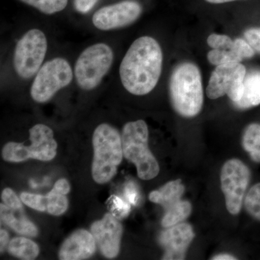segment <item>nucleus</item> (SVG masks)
Here are the masks:
<instances>
[{"instance_id": "obj_1", "label": "nucleus", "mask_w": 260, "mask_h": 260, "mask_svg": "<svg viewBox=\"0 0 260 260\" xmlns=\"http://www.w3.org/2000/svg\"><path fill=\"white\" fill-rule=\"evenodd\" d=\"M162 67V52L158 42L150 37H140L132 44L121 61V83L133 95H146L158 84Z\"/></svg>"}, {"instance_id": "obj_2", "label": "nucleus", "mask_w": 260, "mask_h": 260, "mask_svg": "<svg viewBox=\"0 0 260 260\" xmlns=\"http://www.w3.org/2000/svg\"><path fill=\"white\" fill-rule=\"evenodd\" d=\"M169 95L179 115L191 118L201 112L204 92L201 73L196 64L184 62L176 67L169 81Z\"/></svg>"}, {"instance_id": "obj_3", "label": "nucleus", "mask_w": 260, "mask_h": 260, "mask_svg": "<svg viewBox=\"0 0 260 260\" xmlns=\"http://www.w3.org/2000/svg\"><path fill=\"white\" fill-rule=\"evenodd\" d=\"M93 145L92 176L98 184H105L116 175L122 160L121 135L112 126L100 124L94 131Z\"/></svg>"}, {"instance_id": "obj_4", "label": "nucleus", "mask_w": 260, "mask_h": 260, "mask_svg": "<svg viewBox=\"0 0 260 260\" xmlns=\"http://www.w3.org/2000/svg\"><path fill=\"white\" fill-rule=\"evenodd\" d=\"M148 134V125L143 120L126 123L121 134L123 155L135 164L138 177L143 180L153 179L160 171L156 159L149 150Z\"/></svg>"}, {"instance_id": "obj_5", "label": "nucleus", "mask_w": 260, "mask_h": 260, "mask_svg": "<svg viewBox=\"0 0 260 260\" xmlns=\"http://www.w3.org/2000/svg\"><path fill=\"white\" fill-rule=\"evenodd\" d=\"M30 145L10 142L5 145L3 158L8 162H19L28 159L49 161L55 158L57 143L49 126L36 124L30 129Z\"/></svg>"}, {"instance_id": "obj_6", "label": "nucleus", "mask_w": 260, "mask_h": 260, "mask_svg": "<svg viewBox=\"0 0 260 260\" xmlns=\"http://www.w3.org/2000/svg\"><path fill=\"white\" fill-rule=\"evenodd\" d=\"M113 61L112 48L104 43H98L85 49L75 65L78 85L86 90L96 88L110 70Z\"/></svg>"}, {"instance_id": "obj_7", "label": "nucleus", "mask_w": 260, "mask_h": 260, "mask_svg": "<svg viewBox=\"0 0 260 260\" xmlns=\"http://www.w3.org/2000/svg\"><path fill=\"white\" fill-rule=\"evenodd\" d=\"M48 42L45 34L39 29L25 32L17 43L13 65L19 77L29 79L42 68L47 54Z\"/></svg>"}, {"instance_id": "obj_8", "label": "nucleus", "mask_w": 260, "mask_h": 260, "mask_svg": "<svg viewBox=\"0 0 260 260\" xmlns=\"http://www.w3.org/2000/svg\"><path fill=\"white\" fill-rule=\"evenodd\" d=\"M73 78V70L66 59H51L38 71L30 88V95L36 102H47L59 90L69 85Z\"/></svg>"}, {"instance_id": "obj_9", "label": "nucleus", "mask_w": 260, "mask_h": 260, "mask_svg": "<svg viewBox=\"0 0 260 260\" xmlns=\"http://www.w3.org/2000/svg\"><path fill=\"white\" fill-rule=\"evenodd\" d=\"M246 74L245 67L241 62L218 65L208 82L207 96L214 100L227 95L236 104L242 99Z\"/></svg>"}, {"instance_id": "obj_10", "label": "nucleus", "mask_w": 260, "mask_h": 260, "mask_svg": "<svg viewBox=\"0 0 260 260\" xmlns=\"http://www.w3.org/2000/svg\"><path fill=\"white\" fill-rule=\"evenodd\" d=\"M250 179V170L239 159L228 160L222 168L221 189L225 196L228 211L232 215H237L241 211Z\"/></svg>"}, {"instance_id": "obj_11", "label": "nucleus", "mask_w": 260, "mask_h": 260, "mask_svg": "<svg viewBox=\"0 0 260 260\" xmlns=\"http://www.w3.org/2000/svg\"><path fill=\"white\" fill-rule=\"evenodd\" d=\"M142 12L143 8L138 2L124 0L97 10L92 21L99 30H114L131 25L139 18Z\"/></svg>"}, {"instance_id": "obj_12", "label": "nucleus", "mask_w": 260, "mask_h": 260, "mask_svg": "<svg viewBox=\"0 0 260 260\" xmlns=\"http://www.w3.org/2000/svg\"><path fill=\"white\" fill-rule=\"evenodd\" d=\"M91 233L103 255L109 259L116 257L120 250L123 228L118 218L107 213L91 225Z\"/></svg>"}, {"instance_id": "obj_13", "label": "nucleus", "mask_w": 260, "mask_h": 260, "mask_svg": "<svg viewBox=\"0 0 260 260\" xmlns=\"http://www.w3.org/2000/svg\"><path fill=\"white\" fill-rule=\"evenodd\" d=\"M194 237V233L189 224L179 223L167 228L159 237V243L165 249L162 259H184Z\"/></svg>"}, {"instance_id": "obj_14", "label": "nucleus", "mask_w": 260, "mask_h": 260, "mask_svg": "<svg viewBox=\"0 0 260 260\" xmlns=\"http://www.w3.org/2000/svg\"><path fill=\"white\" fill-rule=\"evenodd\" d=\"M95 241L92 233L80 229L63 242L59 250L61 260H80L90 257L95 251Z\"/></svg>"}, {"instance_id": "obj_15", "label": "nucleus", "mask_w": 260, "mask_h": 260, "mask_svg": "<svg viewBox=\"0 0 260 260\" xmlns=\"http://www.w3.org/2000/svg\"><path fill=\"white\" fill-rule=\"evenodd\" d=\"M20 200L24 204L32 209L40 212H48L56 216L61 215L68 208L66 194H61L54 188L46 196L23 192L20 194Z\"/></svg>"}, {"instance_id": "obj_16", "label": "nucleus", "mask_w": 260, "mask_h": 260, "mask_svg": "<svg viewBox=\"0 0 260 260\" xmlns=\"http://www.w3.org/2000/svg\"><path fill=\"white\" fill-rule=\"evenodd\" d=\"M254 55V49L249 43L244 39H237L234 40V47L232 50L212 49L207 57L210 64L218 66L227 63L241 62Z\"/></svg>"}, {"instance_id": "obj_17", "label": "nucleus", "mask_w": 260, "mask_h": 260, "mask_svg": "<svg viewBox=\"0 0 260 260\" xmlns=\"http://www.w3.org/2000/svg\"><path fill=\"white\" fill-rule=\"evenodd\" d=\"M1 221L19 234L37 237L38 229L35 224L23 215V210L11 209L5 204L0 205Z\"/></svg>"}, {"instance_id": "obj_18", "label": "nucleus", "mask_w": 260, "mask_h": 260, "mask_svg": "<svg viewBox=\"0 0 260 260\" xmlns=\"http://www.w3.org/2000/svg\"><path fill=\"white\" fill-rule=\"evenodd\" d=\"M184 192V186L180 179L169 181L158 190L152 191L149 199L154 203L162 205L167 210L180 201Z\"/></svg>"}, {"instance_id": "obj_19", "label": "nucleus", "mask_w": 260, "mask_h": 260, "mask_svg": "<svg viewBox=\"0 0 260 260\" xmlns=\"http://www.w3.org/2000/svg\"><path fill=\"white\" fill-rule=\"evenodd\" d=\"M260 104V71H251L246 74L242 99L234 104L240 109H249Z\"/></svg>"}, {"instance_id": "obj_20", "label": "nucleus", "mask_w": 260, "mask_h": 260, "mask_svg": "<svg viewBox=\"0 0 260 260\" xmlns=\"http://www.w3.org/2000/svg\"><path fill=\"white\" fill-rule=\"evenodd\" d=\"M8 249L12 255L22 259H34L39 254V246L32 240L24 237L12 239L8 244Z\"/></svg>"}, {"instance_id": "obj_21", "label": "nucleus", "mask_w": 260, "mask_h": 260, "mask_svg": "<svg viewBox=\"0 0 260 260\" xmlns=\"http://www.w3.org/2000/svg\"><path fill=\"white\" fill-rule=\"evenodd\" d=\"M244 150L256 162H260V124H251L244 130L242 138Z\"/></svg>"}, {"instance_id": "obj_22", "label": "nucleus", "mask_w": 260, "mask_h": 260, "mask_svg": "<svg viewBox=\"0 0 260 260\" xmlns=\"http://www.w3.org/2000/svg\"><path fill=\"white\" fill-rule=\"evenodd\" d=\"M191 213L190 203L186 200H180L177 204L165 210V215L162 219V225L167 229L177 225L184 221L190 215Z\"/></svg>"}, {"instance_id": "obj_23", "label": "nucleus", "mask_w": 260, "mask_h": 260, "mask_svg": "<svg viewBox=\"0 0 260 260\" xmlns=\"http://www.w3.org/2000/svg\"><path fill=\"white\" fill-rule=\"evenodd\" d=\"M25 4L34 7L42 13L52 15L62 11L68 5V0H20Z\"/></svg>"}, {"instance_id": "obj_24", "label": "nucleus", "mask_w": 260, "mask_h": 260, "mask_svg": "<svg viewBox=\"0 0 260 260\" xmlns=\"http://www.w3.org/2000/svg\"><path fill=\"white\" fill-rule=\"evenodd\" d=\"M244 205L249 215L260 220V183L251 188L246 194Z\"/></svg>"}, {"instance_id": "obj_25", "label": "nucleus", "mask_w": 260, "mask_h": 260, "mask_svg": "<svg viewBox=\"0 0 260 260\" xmlns=\"http://www.w3.org/2000/svg\"><path fill=\"white\" fill-rule=\"evenodd\" d=\"M109 208L112 210V215L118 219L125 218L129 215L131 210L129 203L116 195H112L110 197L109 199Z\"/></svg>"}, {"instance_id": "obj_26", "label": "nucleus", "mask_w": 260, "mask_h": 260, "mask_svg": "<svg viewBox=\"0 0 260 260\" xmlns=\"http://www.w3.org/2000/svg\"><path fill=\"white\" fill-rule=\"evenodd\" d=\"M208 46L213 49L232 50L234 49V41L229 36L223 34H213L207 39Z\"/></svg>"}, {"instance_id": "obj_27", "label": "nucleus", "mask_w": 260, "mask_h": 260, "mask_svg": "<svg viewBox=\"0 0 260 260\" xmlns=\"http://www.w3.org/2000/svg\"><path fill=\"white\" fill-rule=\"evenodd\" d=\"M2 199L4 202V204L13 210H23L21 200L19 199L18 197L15 194V191L10 188H6L2 193Z\"/></svg>"}, {"instance_id": "obj_28", "label": "nucleus", "mask_w": 260, "mask_h": 260, "mask_svg": "<svg viewBox=\"0 0 260 260\" xmlns=\"http://www.w3.org/2000/svg\"><path fill=\"white\" fill-rule=\"evenodd\" d=\"M124 196L129 204L137 205L140 201V195L138 186L133 181H129L124 188Z\"/></svg>"}, {"instance_id": "obj_29", "label": "nucleus", "mask_w": 260, "mask_h": 260, "mask_svg": "<svg viewBox=\"0 0 260 260\" xmlns=\"http://www.w3.org/2000/svg\"><path fill=\"white\" fill-rule=\"evenodd\" d=\"M244 37L251 47L260 52V28L249 29L244 32Z\"/></svg>"}, {"instance_id": "obj_30", "label": "nucleus", "mask_w": 260, "mask_h": 260, "mask_svg": "<svg viewBox=\"0 0 260 260\" xmlns=\"http://www.w3.org/2000/svg\"><path fill=\"white\" fill-rule=\"evenodd\" d=\"M98 0H74L75 9L78 13L86 14L93 9Z\"/></svg>"}, {"instance_id": "obj_31", "label": "nucleus", "mask_w": 260, "mask_h": 260, "mask_svg": "<svg viewBox=\"0 0 260 260\" xmlns=\"http://www.w3.org/2000/svg\"><path fill=\"white\" fill-rule=\"evenodd\" d=\"M54 189L61 194H67L70 192V185L68 181L65 179H59L54 186Z\"/></svg>"}, {"instance_id": "obj_32", "label": "nucleus", "mask_w": 260, "mask_h": 260, "mask_svg": "<svg viewBox=\"0 0 260 260\" xmlns=\"http://www.w3.org/2000/svg\"><path fill=\"white\" fill-rule=\"evenodd\" d=\"M0 237H1V240H0V243H1V251L3 252V251H4L5 248L6 247V246H8V243H9V234H8L7 231L4 230V229H1Z\"/></svg>"}, {"instance_id": "obj_33", "label": "nucleus", "mask_w": 260, "mask_h": 260, "mask_svg": "<svg viewBox=\"0 0 260 260\" xmlns=\"http://www.w3.org/2000/svg\"><path fill=\"white\" fill-rule=\"evenodd\" d=\"M213 260H234L237 259V258L234 257L229 254H220V255H217L212 258Z\"/></svg>"}, {"instance_id": "obj_34", "label": "nucleus", "mask_w": 260, "mask_h": 260, "mask_svg": "<svg viewBox=\"0 0 260 260\" xmlns=\"http://www.w3.org/2000/svg\"><path fill=\"white\" fill-rule=\"evenodd\" d=\"M210 4H224V3H232V2L239 1V0H205Z\"/></svg>"}]
</instances>
